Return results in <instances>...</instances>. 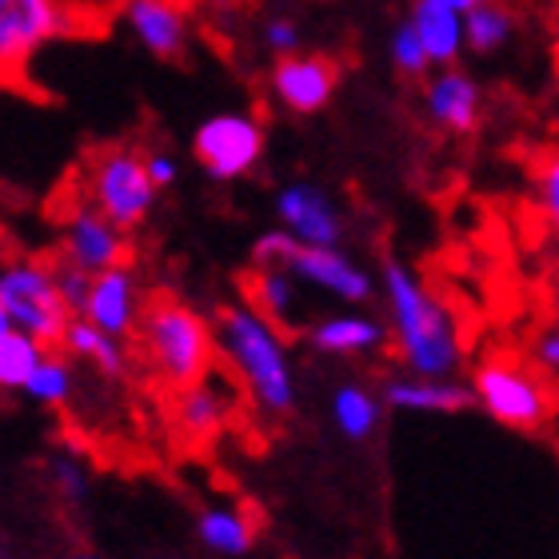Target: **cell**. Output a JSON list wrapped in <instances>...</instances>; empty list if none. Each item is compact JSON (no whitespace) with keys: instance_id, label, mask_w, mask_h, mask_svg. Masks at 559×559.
Segmentation results:
<instances>
[{"instance_id":"obj_10","label":"cell","mask_w":559,"mask_h":559,"mask_svg":"<svg viewBox=\"0 0 559 559\" xmlns=\"http://www.w3.org/2000/svg\"><path fill=\"white\" fill-rule=\"evenodd\" d=\"M272 209H276L280 228H288L300 245L336 248L344 240V212H340L336 197L328 188L312 185V180L284 185L272 200Z\"/></svg>"},{"instance_id":"obj_31","label":"cell","mask_w":559,"mask_h":559,"mask_svg":"<svg viewBox=\"0 0 559 559\" xmlns=\"http://www.w3.org/2000/svg\"><path fill=\"white\" fill-rule=\"evenodd\" d=\"M264 45L284 57V52H300V24L292 21V16H269L264 24Z\"/></svg>"},{"instance_id":"obj_18","label":"cell","mask_w":559,"mask_h":559,"mask_svg":"<svg viewBox=\"0 0 559 559\" xmlns=\"http://www.w3.org/2000/svg\"><path fill=\"white\" fill-rule=\"evenodd\" d=\"M384 404L400 412H464L476 404V388L431 380V376H412V380L384 384Z\"/></svg>"},{"instance_id":"obj_35","label":"cell","mask_w":559,"mask_h":559,"mask_svg":"<svg viewBox=\"0 0 559 559\" xmlns=\"http://www.w3.org/2000/svg\"><path fill=\"white\" fill-rule=\"evenodd\" d=\"M436 4H443V9H455V12H472L479 0H436Z\"/></svg>"},{"instance_id":"obj_8","label":"cell","mask_w":559,"mask_h":559,"mask_svg":"<svg viewBox=\"0 0 559 559\" xmlns=\"http://www.w3.org/2000/svg\"><path fill=\"white\" fill-rule=\"evenodd\" d=\"M340 84L336 60L320 57V52H284L276 57L269 72V88L280 108H288L292 117H316L332 105Z\"/></svg>"},{"instance_id":"obj_23","label":"cell","mask_w":559,"mask_h":559,"mask_svg":"<svg viewBox=\"0 0 559 559\" xmlns=\"http://www.w3.org/2000/svg\"><path fill=\"white\" fill-rule=\"evenodd\" d=\"M467 52L476 57H496L515 40V12L500 0H479L476 9L464 12Z\"/></svg>"},{"instance_id":"obj_4","label":"cell","mask_w":559,"mask_h":559,"mask_svg":"<svg viewBox=\"0 0 559 559\" xmlns=\"http://www.w3.org/2000/svg\"><path fill=\"white\" fill-rule=\"evenodd\" d=\"M0 320L45 340L48 348L64 344L72 308L57 288V269H48L40 260H16L0 272Z\"/></svg>"},{"instance_id":"obj_29","label":"cell","mask_w":559,"mask_h":559,"mask_svg":"<svg viewBox=\"0 0 559 559\" xmlns=\"http://www.w3.org/2000/svg\"><path fill=\"white\" fill-rule=\"evenodd\" d=\"M536 204L544 212V221L559 233V148L548 152L536 168Z\"/></svg>"},{"instance_id":"obj_33","label":"cell","mask_w":559,"mask_h":559,"mask_svg":"<svg viewBox=\"0 0 559 559\" xmlns=\"http://www.w3.org/2000/svg\"><path fill=\"white\" fill-rule=\"evenodd\" d=\"M52 479H57L69 500H81L84 496V472L76 460H52Z\"/></svg>"},{"instance_id":"obj_16","label":"cell","mask_w":559,"mask_h":559,"mask_svg":"<svg viewBox=\"0 0 559 559\" xmlns=\"http://www.w3.org/2000/svg\"><path fill=\"white\" fill-rule=\"evenodd\" d=\"M412 24H416L419 40L428 48L431 69H448L460 64L467 52V33H464V12L443 9L436 0H416L412 4Z\"/></svg>"},{"instance_id":"obj_21","label":"cell","mask_w":559,"mask_h":559,"mask_svg":"<svg viewBox=\"0 0 559 559\" xmlns=\"http://www.w3.org/2000/svg\"><path fill=\"white\" fill-rule=\"evenodd\" d=\"M64 348H69L76 360L93 364L96 372L112 376V380H120V376L129 372V356H124L120 336H112V332H105V328H96L88 316H72Z\"/></svg>"},{"instance_id":"obj_3","label":"cell","mask_w":559,"mask_h":559,"mask_svg":"<svg viewBox=\"0 0 559 559\" xmlns=\"http://www.w3.org/2000/svg\"><path fill=\"white\" fill-rule=\"evenodd\" d=\"M140 344L164 384L192 388L212 376L216 360V324L180 300H156L140 316Z\"/></svg>"},{"instance_id":"obj_36","label":"cell","mask_w":559,"mask_h":559,"mask_svg":"<svg viewBox=\"0 0 559 559\" xmlns=\"http://www.w3.org/2000/svg\"><path fill=\"white\" fill-rule=\"evenodd\" d=\"M76 559H96V556H76Z\"/></svg>"},{"instance_id":"obj_14","label":"cell","mask_w":559,"mask_h":559,"mask_svg":"<svg viewBox=\"0 0 559 559\" xmlns=\"http://www.w3.org/2000/svg\"><path fill=\"white\" fill-rule=\"evenodd\" d=\"M120 24L156 60H180L192 36L185 9L176 0H120Z\"/></svg>"},{"instance_id":"obj_15","label":"cell","mask_w":559,"mask_h":559,"mask_svg":"<svg viewBox=\"0 0 559 559\" xmlns=\"http://www.w3.org/2000/svg\"><path fill=\"white\" fill-rule=\"evenodd\" d=\"M84 316H88L96 328H105V332H112V336H120V340L136 332L144 312H140V284L129 264L96 272L88 304H84Z\"/></svg>"},{"instance_id":"obj_25","label":"cell","mask_w":559,"mask_h":559,"mask_svg":"<svg viewBox=\"0 0 559 559\" xmlns=\"http://www.w3.org/2000/svg\"><path fill=\"white\" fill-rule=\"evenodd\" d=\"M332 419L348 440H368L380 424V400L360 384H344L332 396Z\"/></svg>"},{"instance_id":"obj_1","label":"cell","mask_w":559,"mask_h":559,"mask_svg":"<svg viewBox=\"0 0 559 559\" xmlns=\"http://www.w3.org/2000/svg\"><path fill=\"white\" fill-rule=\"evenodd\" d=\"M388 296V316H392V332H396V352L412 376H431V380H448L464 360V340L455 312L424 284L419 272H412L404 260H384L380 272Z\"/></svg>"},{"instance_id":"obj_24","label":"cell","mask_w":559,"mask_h":559,"mask_svg":"<svg viewBox=\"0 0 559 559\" xmlns=\"http://www.w3.org/2000/svg\"><path fill=\"white\" fill-rule=\"evenodd\" d=\"M197 536L204 548H212L216 556H245L252 548V524H248L245 515L233 512V508H209V512L197 520Z\"/></svg>"},{"instance_id":"obj_22","label":"cell","mask_w":559,"mask_h":559,"mask_svg":"<svg viewBox=\"0 0 559 559\" xmlns=\"http://www.w3.org/2000/svg\"><path fill=\"white\" fill-rule=\"evenodd\" d=\"M45 356H48L45 340L28 336L16 324L0 320V384L9 388V392H24V384L45 364Z\"/></svg>"},{"instance_id":"obj_9","label":"cell","mask_w":559,"mask_h":559,"mask_svg":"<svg viewBox=\"0 0 559 559\" xmlns=\"http://www.w3.org/2000/svg\"><path fill=\"white\" fill-rule=\"evenodd\" d=\"M69 28L60 0H0V64L4 72L24 69L28 60Z\"/></svg>"},{"instance_id":"obj_11","label":"cell","mask_w":559,"mask_h":559,"mask_svg":"<svg viewBox=\"0 0 559 559\" xmlns=\"http://www.w3.org/2000/svg\"><path fill=\"white\" fill-rule=\"evenodd\" d=\"M60 248H64V260L81 264L84 272H105L117 269L129 260V240H124V228L112 224L96 204H81V209L69 212L64 221V233H60Z\"/></svg>"},{"instance_id":"obj_30","label":"cell","mask_w":559,"mask_h":559,"mask_svg":"<svg viewBox=\"0 0 559 559\" xmlns=\"http://www.w3.org/2000/svg\"><path fill=\"white\" fill-rule=\"evenodd\" d=\"M57 288L64 296V304L72 308V316H84V304H88V292H93V272H84L81 264L64 260L57 269Z\"/></svg>"},{"instance_id":"obj_2","label":"cell","mask_w":559,"mask_h":559,"mask_svg":"<svg viewBox=\"0 0 559 559\" xmlns=\"http://www.w3.org/2000/svg\"><path fill=\"white\" fill-rule=\"evenodd\" d=\"M216 344L260 408L272 416L296 408V380H292V360L284 348V328L272 324L248 300L224 304L216 312Z\"/></svg>"},{"instance_id":"obj_19","label":"cell","mask_w":559,"mask_h":559,"mask_svg":"<svg viewBox=\"0 0 559 559\" xmlns=\"http://www.w3.org/2000/svg\"><path fill=\"white\" fill-rule=\"evenodd\" d=\"M228 408H233V396L221 380H200L192 388H180V404H176V424L197 436V440H209L221 431V424L228 419Z\"/></svg>"},{"instance_id":"obj_26","label":"cell","mask_w":559,"mask_h":559,"mask_svg":"<svg viewBox=\"0 0 559 559\" xmlns=\"http://www.w3.org/2000/svg\"><path fill=\"white\" fill-rule=\"evenodd\" d=\"M388 60H392V69H396L400 76H408V81H416V76H424V72L431 69V57H428V48H424V40H419L412 16L404 24H396L392 36H388Z\"/></svg>"},{"instance_id":"obj_7","label":"cell","mask_w":559,"mask_h":559,"mask_svg":"<svg viewBox=\"0 0 559 559\" xmlns=\"http://www.w3.org/2000/svg\"><path fill=\"white\" fill-rule=\"evenodd\" d=\"M476 388V404L488 412L496 424L520 431H536L551 416V392L544 388L536 372H527L524 364L508 360V356H491L472 376Z\"/></svg>"},{"instance_id":"obj_20","label":"cell","mask_w":559,"mask_h":559,"mask_svg":"<svg viewBox=\"0 0 559 559\" xmlns=\"http://www.w3.org/2000/svg\"><path fill=\"white\" fill-rule=\"evenodd\" d=\"M248 304L264 312L276 328L292 332L296 328V272L292 269H252L245 276Z\"/></svg>"},{"instance_id":"obj_17","label":"cell","mask_w":559,"mask_h":559,"mask_svg":"<svg viewBox=\"0 0 559 559\" xmlns=\"http://www.w3.org/2000/svg\"><path fill=\"white\" fill-rule=\"evenodd\" d=\"M388 340V328L372 316L344 312V316H324L308 328V344L324 356H360V352H376Z\"/></svg>"},{"instance_id":"obj_13","label":"cell","mask_w":559,"mask_h":559,"mask_svg":"<svg viewBox=\"0 0 559 559\" xmlns=\"http://www.w3.org/2000/svg\"><path fill=\"white\" fill-rule=\"evenodd\" d=\"M288 269L296 272L300 284H312V288L328 292V296H336L344 304H364L376 288V280L348 252H340V245L336 248L300 245L292 252Z\"/></svg>"},{"instance_id":"obj_5","label":"cell","mask_w":559,"mask_h":559,"mask_svg":"<svg viewBox=\"0 0 559 559\" xmlns=\"http://www.w3.org/2000/svg\"><path fill=\"white\" fill-rule=\"evenodd\" d=\"M156 197L160 188L148 176V160L132 144H108L88 164V200L124 233L148 221Z\"/></svg>"},{"instance_id":"obj_32","label":"cell","mask_w":559,"mask_h":559,"mask_svg":"<svg viewBox=\"0 0 559 559\" xmlns=\"http://www.w3.org/2000/svg\"><path fill=\"white\" fill-rule=\"evenodd\" d=\"M144 160H148V176L156 180V188H173L176 176H180V164L168 148H148L144 152Z\"/></svg>"},{"instance_id":"obj_28","label":"cell","mask_w":559,"mask_h":559,"mask_svg":"<svg viewBox=\"0 0 559 559\" xmlns=\"http://www.w3.org/2000/svg\"><path fill=\"white\" fill-rule=\"evenodd\" d=\"M296 248H300V240L288 228H272V233L257 236V245H252V269H288Z\"/></svg>"},{"instance_id":"obj_27","label":"cell","mask_w":559,"mask_h":559,"mask_svg":"<svg viewBox=\"0 0 559 559\" xmlns=\"http://www.w3.org/2000/svg\"><path fill=\"white\" fill-rule=\"evenodd\" d=\"M24 396L36 400V404H48V408H57V404H69L72 396V368L60 356H45V364L33 372V380L24 384Z\"/></svg>"},{"instance_id":"obj_34","label":"cell","mask_w":559,"mask_h":559,"mask_svg":"<svg viewBox=\"0 0 559 559\" xmlns=\"http://www.w3.org/2000/svg\"><path fill=\"white\" fill-rule=\"evenodd\" d=\"M536 360H539V368L559 372V324L544 328L536 336Z\"/></svg>"},{"instance_id":"obj_6","label":"cell","mask_w":559,"mask_h":559,"mask_svg":"<svg viewBox=\"0 0 559 559\" xmlns=\"http://www.w3.org/2000/svg\"><path fill=\"white\" fill-rule=\"evenodd\" d=\"M269 136L252 112H212L192 129V160L216 185H236L257 173Z\"/></svg>"},{"instance_id":"obj_12","label":"cell","mask_w":559,"mask_h":559,"mask_svg":"<svg viewBox=\"0 0 559 559\" xmlns=\"http://www.w3.org/2000/svg\"><path fill=\"white\" fill-rule=\"evenodd\" d=\"M424 112H428L436 129L472 136L484 124V88L460 64L436 69L428 76V84H424Z\"/></svg>"}]
</instances>
